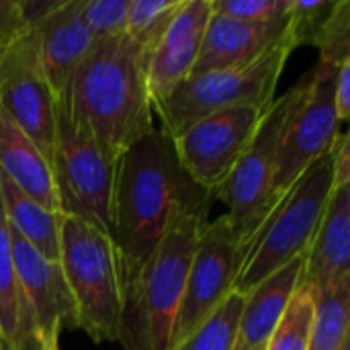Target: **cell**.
Segmentation results:
<instances>
[{
  "label": "cell",
  "instance_id": "cell-1",
  "mask_svg": "<svg viewBox=\"0 0 350 350\" xmlns=\"http://www.w3.org/2000/svg\"><path fill=\"white\" fill-rule=\"evenodd\" d=\"M213 191L183 168L174 139L162 129L135 142L117 162L113 197V244L123 287L146 265L164 236L189 213H209Z\"/></svg>",
  "mask_w": 350,
  "mask_h": 350
},
{
  "label": "cell",
  "instance_id": "cell-2",
  "mask_svg": "<svg viewBox=\"0 0 350 350\" xmlns=\"http://www.w3.org/2000/svg\"><path fill=\"white\" fill-rule=\"evenodd\" d=\"M146 62L148 53L129 37L100 39L70 80V113L115 160L154 131Z\"/></svg>",
  "mask_w": 350,
  "mask_h": 350
},
{
  "label": "cell",
  "instance_id": "cell-3",
  "mask_svg": "<svg viewBox=\"0 0 350 350\" xmlns=\"http://www.w3.org/2000/svg\"><path fill=\"white\" fill-rule=\"evenodd\" d=\"M207 213L185 215L125 287L117 342L125 350H168L187 273Z\"/></svg>",
  "mask_w": 350,
  "mask_h": 350
},
{
  "label": "cell",
  "instance_id": "cell-4",
  "mask_svg": "<svg viewBox=\"0 0 350 350\" xmlns=\"http://www.w3.org/2000/svg\"><path fill=\"white\" fill-rule=\"evenodd\" d=\"M332 189L334 160L330 148L295 180L244 246V262L234 281L236 293L248 295L267 277L308 252Z\"/></svg>",
  "mask_w": 350,
  "mask_h": 350
},
{
  "label": "cell",
  "instance_id": "cell-5",
  "mask_svg": "<svg viewBox=\"0 0 350 350\" xmlns=\"http://www.w3.org/2000/svg\"><path fill=\"white\" fill-rule=\"evenodd\" d=\"M57 262L76 306L78 330L94 342L117 340L125 287L113 238L80 217L62 215Z\"/></svg>",
  "mask_w": 350,
  "mask_h": 350
},
{
  "label": "cell",
  "instance_id": "cell-6",
  "mask_svg": "<svg viewBox=\"0 0 350 350\" xmlns=\"http://www.w3.org/2000/svg\"><path fill=\"white\" fill-rule=\"evenodd\" d=\"M293 49L295 45L287 27V33L275 45L242 68L191 74L154 107V115L162 123L160 129L176 137L193 123L224 109L242 105L269 109L275 100L279 76Z\"/></svg>",
  "mask_w": 350,
  "mask_h": 350
},
{
  "label": "cell",
  "instance_id": "cell-7",
  "mask_svg": "<svg viewBox=\"0 0 350 350\" xmlns=\"http://www.w3.org/2000/svg\"><path fill=\"white\" fill-rule=\"evenodd\" d=\"M117 162L74 119L68 98L55 100L51 172L62 215L80 217L111 236Z\"/></svg>",
  "mask_w": 350,
  "mask_h": 350
},
{
  "label": "cell",
  "instance_id": "cell-8",
  "mask_svg": "<svg viewBox=\"0 0 350 350\" xmlns=\"http://www.w3.org/2000/svg\"><path fill=\"white\" fill-rule=\"evenodd\" d=\"M336 70V66L318 62L293 86V103L283 125L273 183L277 203L340 135V121L334 107Z\"/></svg>",
  "mask_w": 350,
  "mask_h": 350
},
{
  "label": "cell",
  "instance_id": "cell-9",
  "mask_svg": "<svg viewBox=\"0 0 350 350\" xmlns=\"http://www.w3.org/2000/svg\"><path fill=\"white\" fill-rule=\"evenodd\" d=\"M291 103L293 88L281 98L273 100L258 125L256 135L238 158L232 172L213 193V197L228 207L226 217L230 219L242 246H246L254 238L258 228L277 205L273 183L283 125Z\"/></svg>",
  "mask_w": 350,
  "mask_h": 350
},
{
  "label": "cell",
  "instance_id": "cell-10",
  "mask_svg": "<svg viewBox=\"0 0 350 350\" xmlns=\"http://www.w3.org/2000/svg\"><path fill=\"white\" fill-rule=\"evenodd\" d=\"M244 262V246L230 219L205 224L189 273L183 299L174 318L168 350L195 332L234 291V281Z\"/></svg>",
  "mask_w": 350,
  "mask_h": 350
},
{
  "label": "cell",
  "instance_id": "cell-11",
  "mask_svg": "<svg viewBox=\"0 0 350 350\" xmlns=\"http://www.w3.org/2000/svg\"><path fill=\"white\" fill-rule=\"evenodd\" d=\"M265 113L267 109L254 105L224 109L172 137L178 160L189 176L215 193L256 135Z\"/></svg>",
  "mask_w": 350,
  "mask_h": 350
},
{
  "label": "cell",
  "instance_id": "cell-12",
  "mask_svg": "<svg viewBox=\"0 0 350 350\" xmlns=\"http://www.w3.org/2000/svg\"><path fill=\"white\" fill-rule=\"evenodd\" d=\"M0 109L29 135L51 166L55 144V96L39 64L35 31L25 33L0 57Z\"/></svg>",
  "mask_w": 350,
  "mask_h": 350
},
{
  "label": "cell",
  "instance_id": "cell-13",
  "mask_svg": "<svg viewBox=\"0 0 350 350\" xmlns=\"http://www.w3.org/2000/svg\"><path fill=\"white\" fill-rule=\"evenodd\" d=\"M12 258L23 299L33 316L39 345L59 338L62 330H78V314L59 262L43 258L10 226Z\"/></svg>",
  "mask_w": 350,
  "mask_h": 350
},
{
  "label": "cell",
  "instance_id": "cell-14",
  "mask_svg": "<svg viewBox=\"0 0 350 350\" xmlns=\"http://www.w3.org/2000/svg\"><path fill=\"white\" fill-rule=\"evenodd\" d=\"M211 18V0H183L164 35L148 53L146 78L152 107L162 103L193 74L203 35Z\"/></svg>",
  "mask_w": 350,
  "mask_h": 350
},
{
  "label": "cell",
  "instance_id": "cell-15",
  "mask_svg": "<svg viewBox=\"0 0 350 350\" xmlns=\"http://www.w3.org/2000/svg\"><path fill=\"white\" fill-rule=\"evenodd\" d=\"M80 8L82 0H62V4L33 29L39 64L55 100L66 98L76 68L94 45V37L80 18Z\"/></svg>",
  "mask_w": 350,
  "mask_h": 350
},
{
  "label": "cell",
  "instance_id": "cell-16",
  "mask_svg": "<svg viewBox=\"0 0 350 350\" xmlns=\"http://www.w3.org/2000/svg\"><path fill=\"white\" fill-rule=\"evenodd\" d=\"M350 283V183L334 185L306 254L304 285L314 293Z\"/></svg>",
  "mask_w": 350,
  "mask_h": 350
},
{
  "label": "cell",
  "instance_id": "cell-17",
  "mask_svg": "<svg viewBox=\"0 0 350 350\" xmlns=\"http://www.w3.org/2000/svg\"><path fill=\"white\" fill-rule=\"evenodd\" d=\"M287 27V14L271 23H246L211 12L193 74L242 68L275 45Z\"/></svg>",
  "mask_w": 350,
  "mask_h": 350
},
{
  "label": "cell",
  "instance_id": "cell-18",
  "mask_svg": "<svg viewBox=\"0 0 350 350\" xmlns=\"http://www.w3.org/2000/svg\"><path fill=\"white\" fill-rule=\"evenodd\" d=\"M306 254L293 258L244 295L234 350H260L267 347L291 297L304 285Z\"/></svg>",
  "mask_w": 350,
  "mask_h": 350
},
{
  "label": "cell",
  "instance_id": "cell-19",
  "mask_svg": "<svg viewBox=\"0 0 350 350\" xmlns=\"http://www.w3.org/2000/svg\"><path fill=\"white\" fill-rule=\"evenodd\" d=\"M0 172L33 201L53 213L59 211V199L53 172L45 156L0 109Z\"/></svg>",
  "mask_w": 350,
  "mask_h": 350
},
{
  "label": "cell",
  "instance_id": "cell-20",
  "mask_svg": "<svg viewBox=\"0 0 350 350\" xmlns=\"http://www.w3.org/2000/svg\"><path fill=\"white\" fill-rule=\"evenodd\" d=\"M0 201L8 226L31 244L43 258L59 260V221L62 213H53L25 195L0 172Z\"/></svg>",
  "mask_w": 350,
  "mask_h": 350
},
{
  "label": "cell",
  "instance_id": "cell-21",
  "mask_svg": "<svg viewBox=\"0 0 350 350\" xmlns=\"http://www.w3.org/2000/svg\"><path fill=\"white\" fill-rule=\"evenodd\" d=\"M308 350H338L349 340L350 283L318 293Z\"/></svg>",
  "mask_w": 350,
  "mask_h": 350
},
{
  "label": "cell",
  "instance_id": "cell-22",
  "mask_svg": "<svg viewBox=\"0 0 350 350\" xmlns=\"http://www.w3.org/2000/svg\"><path fill=\"white\" fill-rule=\"evenodd\" d=\"M18 299H21V287H18L14 258H12L10 232L0 201V340L6 350H16Z\"/></svg>",
  "mask_w": 350,
  "mask_h": 350
},
{
  "label": "cell",
  "instance_id": "cell-23",
  "mask_svg": "<svg viewBox=\"0 0 350 350\" xmlns=\"http://www.w3.org/2000/svg\"><path fill=\"white\" fill-rule=\"evenodd\" d=\"M244 295L232 291L228 299L195 332H191L170 350H234Z\"/></svg>",
  "mask_w": 350,
  "mask_h": 350
},
{
  "label": "cell",
  "instance_id": "cell-24",
  "mask_svg": "<svg viewBox=\"0 0 350 350\" xmlns=\"http://www.w3.org/2000/svg\"><path fill=\"white\" fill-rule=\"evenodd\" d=\"M180 2L183 0H129L125 37L150 53L164 35Z\"/></svg>",
  "mask_w": 350,
  "mask_h": 350
},
{
  "label": "cell",
  "instance_id": "cell-25",
  "mask_svg": "<svg viewBox=\"0 0 350 350\" xmlns=\"http://www.w3.org/2000/svg\"><path fill=\"white\" fill-rule=\"evenodd\" d=\"M316 316V297L301 285L291 297L277 330L262 350H308Z\"/></svg>",
  "mask_w": 350,
  "mask_h": 350
},
{
  "label": "cell",
  "instance_id": "cell-26",
  "mask_svg": "<svg viewBox=\"0 0 350 350\" xmlns=\"http://www.w3.org/2000/svg\"><path fill=\"white\" fill-rule=\"evenodd\" d=\"M312 45L320 49L322 64L340 66L350 59V2L336 0L332 12L326 16L322 27L318 29Z\"/></svg>",
  "mask_w": 350,
  "mask_h": 350
},
{
  "label": "cell",
  "instance_id": "cell-27",
  "mask_svg": "<svg viewBox=\"0 0 350 350\" xmlns=\"http://www.w3.org/2000/svg\"><path fill=\"white\" fill-rule=\"evenodd\" d=\"M129 0H82L80 18L94 41L125 35Z\"/></svg>",
  "mask_w": 350,
  "mask_h": 350
},
{
  "label": "cell",
  "instance_id": "cell-28",
  "mask_svg": "<svg viewBox=\"0 0 350 350\" xmlns=\"http://www.w3.org/2000/svg\"><path fill=\"white\" fill-rule=\"evenodd\" d=\"M291 0H211V12L246 21V23H271L287 14Z\"/></svg>",
  "mask_w": 350,
  "mask_h": 350
},
{
  "label": "cell",
  "instance_id": "cell-29",
  "mask_svg": "<svg viewBox=\"0 0 350 350\" xmlns=\"http://www.w3.org/2000/svg\"><path fill=\"white\" fill-rule=\"evenodd\" d=\"M29 33L18 0H0V57L25 35Z\"/></svg>",
  "mask_w": 350,
  "mask_h": 350
},
{
  "label": "cell",
  "instance_id": "cell-30",
  "mask_svg": "<svg viewBox=\"0 0 350 350\" xmlns=\"http://www.w3.org/2000/svg\"><path fill=\"white\" fill-rule=\"evenodd\" d=\"M334 107H336L338 121H347L350 117V59L342 62L336 70Z\"/></svg>",
  "mask_w": 350,
  "mask_h": 350
},
{
  "label": "cell",
  "instance_id": "cell-31",
  "mask_svg": "<svg viewBox=\"0 0 350 350\" xmlns=\"http://www.w3.org/2000/svg\"><path fill=\"white\" fill-rule=\"evenodd\" d=\"M332 160H334V185L350 183V139L347 133H340L332 144Z\"/></svg>",
  "mask_w": 350,
  "mask_h": 350
},
{
  "label": "cell",
  "instance_id": "cell-32",
  "mask_svg": "<svg viewBox=\"0 0 350 350\" xmlns=\"http://www.w3.org/2000/svg\"><path fill=\"white\" fill-rule=\"evenodd\" d=\"M41 350H59V338L45 340V342L41 345Z\"/></svg>",
  "mask_w": 350,
  "mask_h": 350
},
{
  "label": "cell",
  "instance_id": "cell-33",
  "mask_svg": "<svg viewBox=\"0 0 350 350\" xmlns=\"http://www.w3.org/2000/svg\"><path fill=\"white\" fill-rule=\"evenodd\" d=\"M338 350H350V338L349 340H347V342H345V345H342V347H340V349Z\"/></svg>",
  "mask_w": 350,
  "mask_h": 350
},
{
  "label": "cell",
  "instance_id": "cell-34",
  "mask_svg": "<svg viewBox=\"0 0 350 350\" xmlns=\"http://www.w3.org/2000/svg\"><path fill=\"white\" fill-rule=\"evenodd\" d=\"M0 350H6L4 349V345H2V340H0Z\"/></svg>",
  "mask_w": 350,
  "mask_h": 350
},
{
  "label": "cell",
  "instance_id": "cell-35",
  "mask_svg": "<svg viewBox=\"0 0 350 350\" xmlns=\"http://www.w3.org/2000/svg\"><path fill=\"white\" fill-rule=\"evenodd\" d=\"M260 350H262V349H260Z\"/></svg>",
  "mask_w": 350,
  "mask_h": 350
}]
</instances>
